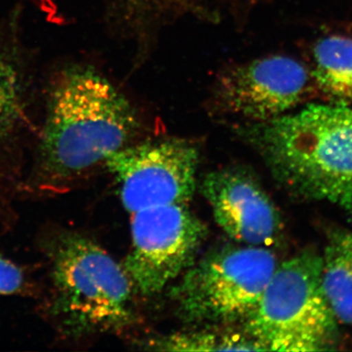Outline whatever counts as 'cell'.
Here are the masks:
<instances>
[{
  "mask_svg": "<svg viewBox=\"0 0 352 352\" xmlns=\"http://www.w3.org/2000/svg\"><path fill=\"white\" fill-rule=\"evenodd\" d=\"M239 133L289 195L352 215V106L312 104Z\"/></svg>",
  "mask_w": 352,
  "mask_h": 352,
  "instance_id": "6da1fadb",
  "label": "cell"
},
{
  "mask_svg": "<svg viewBox=\"0 0 352 352\" xmlns=\"http://www.w3.org/2000/svg\"><path fill=\"white\" fill-rule=\"evenodd\" d=\"M139 129L135 110L107 78L89 67L65 69L48 104L39 147L47 183H65L129 145Z\"/></svg>",
  "mask_w": 352,
  "mask_h": 352,
  "instance_id": "7a4b0ae2",
  "label": "cell"
},
{
  "mask_svg": "<svg viewBox=\"0 0 352 352\" xmlns=\"http://www.w3.org/2000/svg\"><path fill=\"white\" fill-rule=\"evenodd\" d=\"M51 254L52 314L65 333L82 337L133 323V286L124 266L85 236L63 234Z\"/></svg>",
  "mask_w": 352,
  "mask_h": 352,
  "instance_id": "3957f363",
  "label": "cell"
},
{
  "mask_svg": "<svg viewBox=\"0 0 352 352\" xmlns=\"http://www.w3.org/2000/svg\"><path fill=\"white\" fill-rule=\"evenodd\" d=\"M321 254L305 250L278 264L243 330L263 351H331L338 342V321L321 282Z\"/></svg>",
  "mask_w": 352,
  "mask_h": 352,
  "instance_id": "277c9868",
  "label": "cell"
},
{
  "mask_svg": "<svg viewBox=\"0 0 352 352\" xmlns=\"http://www.w3.org/2000/svg\"><path fill=\"white\" fill-rule=\"evenodd\" d=\"M278 264L268 248L226 245L192 264L171 288L170 298L188 323H243L258 305Z\"/></svg>",
  "mask_w": 352,
  "mask_h": 352,
  "instance_id": "5b68a950",
  "label": "cell"
},
{
  "mask_svg": "<svg viewBox=\"0 0 352 352\" xmlns=\"http://www.w3.org/2000/svg\"><path fill=\"white\" fill-rule=\"evenodd\" d=\"M131 247L124 268L134 291L156 295L195 263L207 226L188 205L160 206L131 214Z\"/></svg>",
  "mask_w": 352,
  "mask_h": 352,
  "instance_id": "8992f818",
  "label": "cell"
},
{
  "mask_svg": "<svg viewBox=\"0 0 352 352\" xmlns=\"http://www.w3.org/2000/svg\"><path fill=\"white\" fill-rule=\"evenodd\" d=\"M200 153L180 138L126 145L104 162L117 180L129 214L145 208L188 205L197 186Z\"/></svg>",
  "mask_w": 352,
  "mask_h": 352,
  "instance_id": "52a82bcc",
  "label": "cell"
},
{
  "mask_svg": "<svg viewBox=\"0 0 352 352\" xmlns=\"http://www.w3.org/2000/svg\"><path fill=\"white\" fill-rule=\"evenodd\" d=\"M308 73L291 57L270 56L234 67L215 87L220 110L250 122L275 119L302 100Z\"/></svg>",
  "mask_w": 352,
  "mask_h": 352,
  "instance_id": "ba28073f",
  "label": "cell"
},
{
  "mask_svg": "<svg viewBox=\"0 0 352 352\" xmlns=\"http://www.w3.org/2000/svg\"><path fill=\"white\" fill-rule=\"evenodd\" d=\"M200 188L217 226L231 239L268 248L281 237L279 210L251 171L235 166L212 171Z\"/></svg>",
  "mask_w": 352,
  "mask_h": 352,
  "instance_id": "9c48e42d",
  "label": "cell"
},
{
  "mask_svg": "<svg viewBox=\"0 0 352 352\" xmlns=\"http://www.w3.org/2000/svg\"><path fill=\"white\" fill-rule=\"evenodd\" d=\"M324 295L338 323L352 326V231L331 229L321 254Z\"/></svg>",
  "mask_w": 352,
  "mask_h": 352,
  "instance_id": "30bf717a",
  "label": "cell"
},
{
  "mask_svg": "<svg viewBox=\"0 0 352 352\" xmlns=\"http://www.w3.org/2000/svg\"><path fill=\"white\" fill-rule=\"evenodd\" d=\"M314 54V76L322 91L339 102L352 100V39H321Z\"/></svg>",
  "mask_w": 352,
  "mask_h": 352,
  "instance_id": "8fae6325",
  "label": "cell"
},
{
  "mask_svg": "<svg viewBox=\"0 0 352 352\" xmlns=\"http://www.w3.org/2000/svg\"><path fill=\"white\" fill-rule=\"evenodd\" d=\"M149 349L159 351H263V347L244 330L232 329L173 333L151 340Z\"/></svg>",
  "mask_w": 352,
  "mask_h": 352,
  "instance_id": "7c38bea8",
  "label": "cell"
},
{
  "mask_svg": "<svg viewBox=\"0 0 352 352\" xmlns=\"http://www.w3.org/2000/svg\"><path fill=\"white\" fill-rule=\"evenodd\" d=\"M20 113L21 95L17 73L0 55V138L12 131Z\"/></svg>",
  "mask_w": 352,
  "mask_h": 352,
  "instance_id": "4fadbf2b",
  "label": "cell"
},
{
  "mask_svg": "<svg viewBox=\"0 0 352 352\" xmlns=\"http://www.w3.org/2000/svg\"><path fill=\"white\" fill-rule=\"evenodd\" d=\"M24 284V273L19 266L0 256V295L17 294Z\"/></svg>",
  "mask_w": 352,
  "mask_h": 352,
  "instance_id": "5bb4252c",
  "label": "cell"
}]
</instances>
